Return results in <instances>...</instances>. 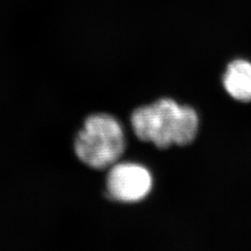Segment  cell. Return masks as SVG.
<instances>
[{
	"label": "cell",
	"mask_w": 251,
	"mask_h": 251,
	"mask_svg": "<svg viewBox=\"0 0 251 251\" xmlns=\"http://www.w3.org/2000/svg\"><path fill=\"white\" fill-rule=\"evenodd\" d=\"M125 150L122 127L106 114L91 115L75 138V152L81 162L95 170L116 164Z\"/></svg>",
	"instance_id": "2"
},
{
	"label": "cell",
	"mask_w": 251,
	"mask_h": 251,
	"mask_svg": "<svg viewBox=\"0 0 251 251\" xmlns=\"http://www.w3.org/2000/svg\"><path fill=\"white\" fill-rule=\"evenodd\" d=\"M152 176L145 168L133 163L113 166L109 171L106 185L110 197L121 202H138L150 193Z\"/></svg>",
	"instance_id": "3"
},
{
	"label": "cell",
	"mask_w": 251,
	"mask_h": 251,
	"mask_svg": "<svg viewBox=\"0 0 251 251\" xmlns=\"http://www.w3.org/2000/svg\"><path fill=\"white\" fill-rule=\"evenodd\" d=\"M130 120L135 135L159 149H167L172 144L188 145L198 133L197 112L188 105L179 106L168 98L136 109Z\"/></svg>",
	"instance_id": "1"
},
{
	"label": "cell",
	"mask_w": 251,
	"mask_h": 251,
	"mask_svg": "<svg viewBox=\"0 0 251 251\" xmlns=\"http://www.w3.org/2000/svg\"><path fill=\"white\" fill-rule=\"evenodd\" d=\"M226 91L239 101H251V63L235 60L230 63L224 75Z\"/></svg>",
	"instance_id": "4"
}]
</instances>
